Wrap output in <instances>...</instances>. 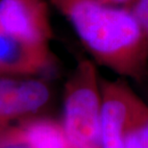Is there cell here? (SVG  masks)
Instances as JSON below:
<instances>
[{
  "instance_id": "cell-7",
  "label": "cell",
  "mask_w": 148,
  "mask_h": 148,
  "mask_svg": "<svg viewBox=\"0 0 148 148\" xmlns=\"http://www.w3.org/2000/svg\"><path fill=\"white\" fill-rule=\"evenodd\" d=\"M24 148H72L63 124L52 118L33 116L23 119L19 125L3 133L1 146Z\"/></svg>"
},
{
  "instance_id": "cell-12",
  "label": "cell",
  "mask_w": 148,
  "mask_h": 148,
  "mask_svg": "<svg viewBox=\"0 0 148 148\" xmlns=\"http://www.w3.org/2000/svg\"><path fill=\"white\" fill-rule=\"evenodd\" d=\"M0 148H24L21 146H16V145H11V146H1Z\"/></svg>"
},
{
  "instance_id": "cell-4",
  "label": "cell",
  "mask_w": 148,
  "mask_h": 148,
  "mask_svg": "<svg viewBox=\"0 0 148 148\" xmlns=\"http://www.w3.org/2000/svg\"><path fill=\"white\" fill-rule=\"evenodd\" d=\"M51 99V88L43 80L0 74V125L36 116Z\"/></svg>"
},
{
  "instance_id": "cell-11",
  "label": "cell",
  "mask_w": 148,
  "mask_h": 148,
  "mask_svg": "<svg viewBox=\"0 0 148 148\" xmlns=\"http://www.w3.org/2000/svg\"><path fill=\"white\" fill-rule=\"evenodd\" d=\"M8 127H6V126H2V125H0V138H1L2 137V135H3V133H4V131L6 129H7Z\"/></svg>"
},
{
  "instance_id": "cell-5",
  "label": "cell",
  "mask_w": 148,
  "mask_h": 148,
  "mask_svg": "<svg viewBox=\"0 0 148 148\" xmlns=\"http://www.w3.org/2000/svg\"><path fill=\"white\" fill-rule=\"evenodd\" d=\"M0 29L34 42L53 38L49 8L44 0H0Z\"/></svg>"
},
{
  "instance_id": "cell-2",
  "label": "cell",
  "mask_w": 148,
  "mask_h": 148,
  "mask_svg": "<svg viewBox=\"0 0 148 148\" xmlns=\"http://www.w3.org/2000/svg\"><path fill=\"white\" fill-rule=\"evenodd\" d=\"M100 77L94 62L80 60L64 90L63 126L72 148H101Z\"/></svg>"
},
{
  "instance_id": "cell-10",
  "label": "cell",
  "mask_w": 148,
  "mask_h": 148,
  "mask_svg": "<svg viewBox=\"0 0 148 148\" xmlns=\"http://www.w3.org/2000/svg\"><path fill=\"white\" fill-rule=\"evenodd\" d=\"M97 1L114 7H129L134 0H97Z\"/></svg>"
},
{
  "instance_id": "cell-3",
  "label": "cell",
  "mask_w": 148,
  "mask_h": 148,
  "mask_svg": "<svg viewBox=\"0 0 148 148\" xmlns=\"http://www.w3.org/2000/svg\"><path fill=\"white\" fill-rule=\"evenodd\" d=\"M101 148H125L128 133L148 114L146 104L125 81L100 78Z\"/></svg>"
},
{
  "instance_id": "cell-1",
  "label": "cell",
  "mask_w": 148,
  "mask_h": 148,
  "mask_svg": "<svg viewBox=\"0 0 148 148\" xmlns=\"http://www.w3.org/2000/svg\"><path fill=\"white\" fill-rule=\"evenodd\" d=\"M69 20L93 62L141 82L148 70V41L128 7L97 0H50Z\"/></svg>"
},
{
  "instance_id": "cell-6",
  "label": "cell",
  "mask_w": 148,
  "mask_h": 148,
  "mask_svg": "<svg viewBox=\"0 0 148 148\" xmlns=\"http://www.w3.org/2000/svg\"><path fill=\"white\" fill-rule=\"evenodd\" d=\"M49 43L34 42L0 29V74L33 76L52 64Z\"/></svg>"
},
{
  "instance_id": "cell-9",
  "label": "cell",
  "mask_w": 148,
  "mask_h": 148,
  "mask_svg": "<svg viewBox=\"0 0 148 148\" xmlns=\"http://www.w3.org/2000/svg\"><path fill=\"white\" fill-rule=\"evenodd\" d=\"M128 8L143 29L148 41V0H134Z\"/></svg>"
},
{
  "instance_id": "cell-8",
  "label": "cell",
  "mask_w": 148,
  "mask_h": 148,
  "mask_svg": "<svg viewBox=\"0 0 148 148\" xmlns=\"http://www.w3.org/2000/svg\"><path fill=\"white\" fill-rule=\"evenodd\" d=\"M125 148H148V114L128 133Z\"/></svg>"
}]
</instances>
